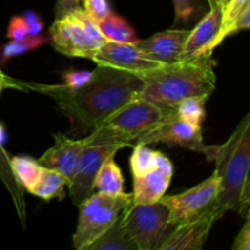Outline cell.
Segmentation results:
<instances>
[{
    "instance_id": "1",
    "label": "cell",
    "mask_w": 250,
    "mask_h": 250,
    "mask_svg": "<svg viewBox=\"0 0 250 250\" xmlns=\"http://www.w3.org/2000/svg\"><path fill=\"white\" fill-rule=\"evenodd\" d=\"M143 81L136 72L98 65L84 84L70 88L65 84H36L32 90L50 97L73 125L94 128L112 112L138 97Z\"/></svg>"
},
{
    "instance_id": "2",
    "label": "cell",
    "mask_w": 250,
    "mask_h": 250,
    "mask_svg": "<svg viewBox=\"0 0 250 250\" xmlns=\"http://www.w3.org/2000/svg\"><path fill=\"white\" fill-rule=\"evenodd\" d=\"M212 50L175 63L136 72L143 81L138 98L165 107L194 95H211L216 87Z\"/></svg>"
},
{
    "instance_id": "3",
    "label": "cell",
    "mask_w": 250,
    "mask_h": 250,
    "mask_svg": "<svg viewBox=\"0 0 250 250\" xmlns=\"http://www.w3.org/2000/svg\"><path fill=\"white\" fill-rule=\"evenodd\" d=\"M219 180L216 200L225 211L249 216L250 203V114L237 125L226 143L216 146L212 155Z\"/></svg>"
},
{
    "instance_id": "4",
    "label": "cell",
    "mask_w": 250,
    "mask_h": 250,
    "mask_svg": "<svg viewBox=\"0 0 250 250\" xmlns=\"http://www.w3.org/2000/svg\"><path fill=\"white\" fill-rule=\"evenodd\" d=\"M172 110L137 97L94 127L85 143L132 146L134 139L165 120Z\"/></svg>"
},
{
    "instance_id": "5",
    "label": "cell",
    "mask_w": 250,
    "mask_h": 250,
    "mask_svg": "<svg viewBox=\"0 0 250 250\" xmlns=\"http://www.w3.org/2000/svg\"><path fill=\"white\" fill-rule=\"evenodd\" d=\"M53 48L68 58L92 60L97 49L105 42L98 23L83 9L55 19L49 28Z\"/></svg>"
},
{
    "instance_id": "6",
    "label": "cell",
    "mask_w": 250,
    "mask_h": 250,
    "mask_svg": "<svg viewBox=\"0 0 250 250\" xmlns=\"http://www.w3.org/2000/svg\"><path fill=\"white\" fill-rule=\"evenodd\" d=\"M132 203L131 194L110 195L93 192L80 205L77 227L72 237L73 248L87 250L104 232L112 226L119 215Z\"/></svg>"
},
{
    "instance_id": "7",
    "label": "cell",
    "mask_w": 250,
    "mask_h": 250,
    "mask_svg": "<svg viewBox=\"0 0 250 250\" xmlns=\"http://www.w3.org/2000/svg\"><path fill=\"white\" fill-rule=\"evenodd\" d=\"M122 229L138 250H158L172 229L168 210L161 202L131 204L119 215Z\"/></svg>"
},
{
    "instance_id": "8",
    "label": "cell",
    "mask_w": 250,
    "mask_h": 250,
    "mask_svg": "<svg viewBox=\"0 0 250 250\" xmlns=\"http://www.w3.org/2000/svg\"><path fill=\"white\" fill-rule=\"evenodd\" d=\"M153 143L183 146L189 150L204 154L209 161H211L216 148V146H205L202 126H197L178 119L175 114V110H172V112L165 120L134 139L132 146H148Z\"/></svg>"
},
{
    "instance_id": "9",
    "label": "cell",
    "mask_w": 250,
    "mask_h": 250,
    "mask_svg": "<svg viewBox=\"0 0 250 250\" xmlns=\"http://www.w3.org/2000/svg\"><path fill=\"white\" fill-rule=\"evenodd\" d=\"M224 214L225 209L215 199L198 215L173 226L158 250H200Z\"/></svg>"
},
{
    "instance_id": "10",
    "label": "cell",
    "mask_w": 250,
    "mask_h": 250,
    "mask_svg": "<svg viewBox=\"0 0 250 250\" xmlns=\"http://www.w3.org/2000/svg\"><path fill=\"white\" fill-rule=\"evenodd\" d=\"M124 146L119 144H87L81 154L77 170L70 185L71 199L76 207H80L94 192V180L100 166L110 158H114Z\"/></svg>"
},
{
    "instance_id": "11",
    "label": "cell",
    "mask_w": 250,
    "mask_h": 250,
    "mask_svg": "<svg viewBox=\"0 0 250 250\" xmlns=\"http://www.w3.org/2000/svg\"><path fill=\"white\" fill-rule=\"evenodd\" d=\"M217 193L219 180L216 175L212 173L209 178L181 194L164 195L160 202L167 208L170 225L176 226L199 214L216 199Z\"/></svg>"
},
{
    "instance_id": "12",
    "label": "cell",
    "mask_w": 250,
    "mask_h": 250,
    "mask_svg": "<svg viewBox=\"0 0 250 250\" xmlns=\"http://www.w3.org/2000/svg\"><path fill=\"white\" fill-rule=\"evenodd\" d=\"M173 176V165L170 159L159 151L155 166L133 175V204H154L166 194Z\"/></svg>"
},
{
    "instance_id": "13",
    "label": "cell",
    "mask_w": 250,
    "mask_h": 250,
    "mask_svg": "<svg viewBox=\"0 0 250 250\" xmlns=\"http://www.w3.org/2000/svg\"><path fill=\"white\" fill-rule=\"evenodd\" d=\"M97 65L111 66L121 70L139 72L155 68L163 63L149 59L136 44L105 41L93 55Z\"/></svg>"
},
{
    "instance_id": "14",
    "label": "cell",
    "mask_w": 250,
    "mask_h": 250,
    "mask_svg": "<svg viewBox=\"0 0 250 250\" xmlns=\"http://www.w3.org/2000/svg\"><path fill=\"white\" fill-rule=\"evenodd\" d=\"M54 139V146L38 159V163L44 167L61 173L70 185L85 146V138L72 139L62 133H55Z\"/></svg>"
},
{
    "instance_id": "15",
    "label": "cell",
    "mask_w": 250,
    "mask_h": 250,
    "mask_svg": "<svg viewBox=\"0 0 250 250\" xmlns=\"http://www.w3.org/2000/svg\"><path fill=\"white\" fill-rule=\"evenodd\" d=\"M188 29H167L159 32L136 45L154 61L160 63H175L182 60L183 48L189 36Z\"/></svg>"
},
{
    "instance_id": "16",
    "label": "cell",
    "mask_w": 250,
    "mask_h": 250,
    "mask_svg": "<svg viewBox=\"0 0 250 250\" xmlns=\"http://www.w3.org/2000/svg\"><path fill=\"white\" fill-rule=\"evenodd\" d=\"M224 5L210 7V11L200 20L199 23L189 32L182 53V60L195 58L204 51L217 46V37L221 31Z\"/></svg>"
},
{
    "instance_id": "17",
    "label": "cell",
    "mask_w": 250,
    "mask_h": 250,
    "mask_svg": "<svg viewBox=\"0 0 250 250\" xmlns=\"http://www.w3.org/2000/svg\"><path fill=\"white\" fill-rule=\"evenodd\" d=\"M67 186L68 181L61 173L43 166L38 180L32 186L28 193L44 200H50L54 198L63 199L65 198V190L63 189Z\"/></svg>"
},
{
    "instance_id": "18",
    "label": "cell",
    "mask_w": 250,
    "mask_h": 250,
    "mask_svg": "<svg viewBox=\"0 0 250 250\" xmlns=\"http://www.w3.org/2000/svg\"><path fill=\"white\" fill-rule=\"evenodd\" d=\"M98 27L105 41L132 44H136L139 41L136 31L132 28L131 24L112 11L104 20L98 22Z\"/></svg>"
},
{
    "instance_id": "19",
    "label": "cell",
    "mask_w": 250,
    "mask_h": 250,
    "mask_svg": "<svg viewBox=\"0 0 250 250\" xmlns=\"http://www.w3.org/2000/svg\"><path fill=\"white\" fill-rule=\"evenodd\" d=\"M124 177L121 170L115 164L114 158H110L100 166L94 180V188L104 194L117 195L124 192Z\"/></svg>"
},
{
    "instance_id": "20",
    "label": "cell",
    "mask_w": 250,
    "mask_h": 250,
    "mask_svg": "<svg viewBox=\"0 0 250 250\" xmlns=\"http://www.w3.org/2000/svg\"><path fill=\"white\" fill-rule=\"evenodd\" d=\"M87 250H138L136 244L128 238L125 229H122L120 219L106 232L102 234L97 241L88 247Z\"/></svg>"
},
{
    "instance_id": "21",
    "label": "cell",
    "mask_w": 250,
    "mask_h": 250,
    "mask_svg": "<svg viewBox=\"0 0 250 250\" xmlns=\"http://www.w3.org/2000/svg\"><path fill=\"white\" fill-rule=\"evenodd\" d=\"M210 95H194L181 100L173 106L175 114L178 119L189 124L202 126L205 120V104Z\"/></svg>"
},
{
    "instance_id": "22",
    "label": "cell",
    "mask_w": 250,
    "mask_h": 250,
    "mask_svg": "<svg viewBox=\"0 0 250 250\" xmlns=\"http://www.w3.org/2000/svg\"><path fill=\"white\" fill-rule=\"evenodd\" d=\"M10 166L17 182L27 192L37 182L43 168L38 160L36 161L28 156H16V158L10 159Z\"/></svg>"
},
{
    "instance_id": "23",
    "label": "cell",
    "mask_w": 250,
    "mask_h": 250,
    "mask_svg": "<svg viewBox=\"0 0 250 250\" xmlns=\"http://www.w3.org/2000/svg\"><path fill=\"white\" fill-rule=\"evenodd\" d=\"M50 42V37L45 34H29L19 41H10L0 49V63H5L7 60L15 56L22 55L24 53L41 48L45 43Z\"/></svg>"
},
{
    "instance_id": "24",
    "label": "cell",
    "mask_w": 250,
    "mask_h": 250,
    "mask_svg": "<svg viewBox=\"0 0 250 250\" xmlns=\"http://www.w3.org/2000/svg\"><path fill=\"white\" fill-rule=\"evenodd\" d=\"M250 5V0H229L224 6V14H222L221 31L217 37V46L225 41V38L229 37V31L233 26L234 21L238 19L244 9Z\"/></svg>"
},
{
    "instance_id": "25",
    "label": "cell",
    "mask_w": 250,
    "mask_h": 250,
    "mask_svg": "<svg viewBox=\"0 0 250 250\" xmlns=\"http://www.w3.org/2000/svg\"><path fill=\"white\" fill-rule=\"evenodd\" d=\"M158 155L159 151L149 149L146 146H134L133 153H132L131 159H129L132 176L138 175V173L155 166Z\"/></svg>"
},
{
    "instance_id": "26",
    "label": "cell",
    "mask_w": 250,
    "mask_h": 250,
    "mask_svg": "<svg viewBox=\"0 0 250 250\" xmlns=\"http://www.w3.org/2000/svg\"><path fill=\"white\" fill-rule=\"evenodd\" d=\"M175 5V23H187L197 11L195 0H172Z\"/></svg>"
},
{
    "instance_id": "27",
    "label": "cell",
    "mask_w": 250,
    "mask_h": 250,
    "mask_svg": "<svg viewBox=\"0 0 250 250\" xmlns=\"http://www.w3.org/2000/svg\"><path fill=\"white\" fill-rule=\"evenodd\" d=\"M84 11L94 20L95 22H100L111 12L107 0H83Z\"/></svg>"
},
{
    "instance_id": "28",
    "label": "cell",
    "mask_w": 250,
    "mask_h": 250,
    "mask_svg": "<svg viewBox=\"0 0 250 250\" xmlns=\"http://www.w3.org/2000/svg\"><path fill=\"white\" fill-rule=\"evenodd\" d=\"M6 36L10 41H19L29 36L28 26L23 16H14L10 20Z\"/></svg>"
},
{
    "instance_id": "29",
    "label": "cell",
    "mask_w": 250,
    "mask_h": 250,
    "mask_svg": "<svg viewBox=\"0 0 250 250\" xmlns=\"http://www.w3.org/2000/svg\"><path fill=\"white\" fill-rule=\"evenodd\" d=\"M92 76V71H70L63 73V81L65 85L70 88H77L84 84Z\"/></svg>"
},
{
    "instance_id": "30",
    "label": "cell",
    "mask_w": 250,
    "mask_h": 250,
    "mask_svg": "<svg viewBox=\"0 0 250 250\" xmlns=\"http://www.w3.org/2000/svg\"><path fill=\"white\" fill-rule=\"evenodd\" d=\"M233 250H249L250 249V221L249 216L247 217V221L244 222L241 232L234 239V243L232 246Z\"/></svg>"
},
{
    "instance_id": "31",
    "label": "cell",
    "mask_w": 250,
    "mask_h": 250,
    "mask_svg": "<svg viewBox=\"0 0 250 250\" xmlns=\"http://www.w3.org/2000/svg\"><path fill=\"white\" fill-rule=\"evenodd\" d=\"M80 7V0H56L55 19H60Z\"/></svg>"
},
{
    "instance_id": "32",
    "label": "cell",
    "mask_w": 250,
    "mask_h": 250,
    "mask_svg": "<svg viewBox=\"0 0 250 250\" xmlns=\"http://www.w3.org/2000/svg\"><path fill=\"white\" fill-rule=\"evenodd\" d=\"M249 27H250V5L242 11V14L239 15L238 19L234 21L233 26H232L231 31H229V36H233V34L238 33V32L244 31V29H248Z\"/></svg>"
},
{
    "instance_id": "33",
    "label": "cell",
    "mask_w": 250,
    "mask_h": 250,
    "mask_svg": "<svg viewBox=\"0 0 250 250\" xmlns=\"http://www.w3.org/2000/svg\"><path fill=\"white\" fill-rule=\"evenodd\" d=\"M0 85H1L2 88H15V89L20 90H32V83L21 82V81L14 80V78L5 75L1 70H0Z\"/></svg>"
},
{
    "instance_id": "34",
    "label": "cell",
    "mask_w": 250,
    "mask_h": 250,
    "mask_svg": "<svg viewBox=\"0 0 250 250\" xmlns=\"http://www.w3.org/2000/svg\"><path fill=\"white\" fill-rule=\"evenodd\" d=\"M23 17L27 22V26H28L29 34L41 33L42 28H43V21L39 17V15H37L33 11H26L23 14Z\"/></svg>"
},
{
    "instance_id": "35",
    "label": "cell",
    "mask_w": 250,
    "mask_h": 250,
    "mask_svg": "<svg viewBox=\"0 0 250 250\" xmlns=\"http://www.w3.org/2000/svg\"><path fill=\"white\" fill-rule=\"evenodd\" d=\"M4 138H5V132H4V128H2V126L0 125V150L2 149L1 143H2V141H4Z\"/></svg>"
},
{
    "instance_id": "36",
    "label": "cell",
    "mask_w": 250,
    "mask_h": 250,
    "mask_svg": "<svg viewBox=\"0 0 250 250\" xmlns=\"http://www.w3.org/2000/svg\"><path fill=\"white\" fill-rule=\"evenodd\" d=\"M208 2H209L210 7H212V6H216V5L219 4H222V0H208Z\"/></svg>"
},
{
    "instance_id": "37",
    "label": "cell",
    "mask_w": 250,
    "mask_h": 250,
    "mask_svg": "<svg viewBox=\"0 0 250 250\" xmlns=\"http://www.w3.org/2000/svg\"><path fill=\"white\" fill-rule=\"evenodd\" d=\"M229 1V0H222V5H224V6H225V5H226Z\"/></svg>"
},
{
    "instance_id": "38",
    "label": "cell",
    "mask_w": 250,
    "mask_h": 250,
    "mask_svg": "<svg viewBox=\"0 0 250 250\" xmlns=\"http://www.w3.org/2000/svg\"><path fill=\"white\" fill-rule=\"evenodd\" d=\"M2 89H4V88H2L1 85H0V93H1V90H2Z\"/></svg>"
}]
</instances>
